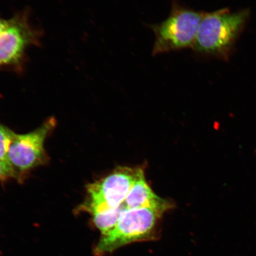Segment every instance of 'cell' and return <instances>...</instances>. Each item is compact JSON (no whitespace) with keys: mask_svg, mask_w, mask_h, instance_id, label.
<instances>
[{"mask_svg":"<svg viewBox=\"0 0 256 256\" xmlns=\"http://www.w3.org/2000/svg\"><path fill=\"white\" fill-rule=\"evenodd\" d=\"M164 212L152 208H126L114 228L102 236L96 254L104 255L130 243L152 240L156 222Z\"/></svg>","mask_w":256,"mask_h":256,"instance_id":"4","label":"cell"},{"mask_svg":"<svg viewBox=\"0 0 256 256\" xmlns=\"http://www.w3.org/2000/svg\"><path fill=\"white\" fill-rule=\"evenodd\" d=\"M248 10L228 8L204 14L192 50L196 55L227 60L248 20Z\"/></svg>","mask_w":256,"mask_h":256,"instance_id":"1","label":"cell"},{"mask_svg":"<svg viewBox=\"0 0 256 256\" xmlns=\"http://www.w3.org/2000/svg\"><path fill=\"white\" fill-rule=\"evenodd\" d=\"M123 204L128 209L152 208L164 212L171 208L170 204L168 201L154 193L146 183L143 170L131 187Z\"/></svg>","mask_w":256,"mask_h":256,"instance_id":"7","label":"cell"},{"mask_svg":"<svg viewBox=\"0 0 256 256\" xmlns=\"http://www.w3.org/2000/svg\"><path fill=\"white\" fill-rule=\"evenodd\" d=\"M15 132L0 124V160L8 162V153Z\"/></svg>","mask_w":256,"mask_h":256,"instance_id":"9","label":"cell"},{"mask_svg":"<svg viewBox=\"0 0 256 256\" xmlns=\"http://www.w3.org/2000/svg\"><path fill=\"white\" fill-rule=\"evenodd\" d=\"M8 22V18H4L0 16V31L4 28Z\"/></svg>","mask_w":256,"mask_h":256,"instance_id":"11","label":"cell"},{"mask_svg":"<svg viewBox=\"0 0 256 256\" xmlns=\"http://www.w3.org/2000/svg\"><path fill=\"white\" fill-rule=\"evenodd\" d=\"M56 124L55 118H51L32 132L25 134L15 133L10 146L8 160L16 171L30 170L46 162L44 142Z\"/></svg>","mask_w":256,"mask_h":256,"instance_id":"6","label":"cell"},{"mask_svg":"<svg viewBox=\"0 0 256 256\" xmlns=\"http://www.w3.org/2000/svg\"><path fill=\"white\" fill-rule=\"evenodd\" d=\"M126 208L122 204L114 209L92 213L95 226L100 230L102 235L106 234L114 228Z\"/></svg>","mask_w":256,"mask_h":256,"instance_id":"8","label":"cell"},{"mask_svg":"<svg viewBox=\"0 0 256 256\" xmlns=\"http://www.w3.org/2000/svg\"><path fill=\"white\" fill-rule=\"evenodd\" d=\"M142 171L140 168H119L102 180L90 184L89 200L84 209L92 214L120 206Z\"/></svg>","mask_w":256,"mask_h":256,"instance_id":"5","label":"cell"},{"mask_svg":"<svg viewBox=\"0 0 256 256\" xmlns=\"http://www.w3.org/2000/svg\"><path fill=\"white\" fill-rule=\"evenodd\" d=\"M42 30L32 24L28 10L8 18L0 31V72L23 73L28 48L40 46Z\"/></svg>","mask_w":256,"mask_h":256,"instance_id":"3","label":"cell"},{"mask_svg":"<svg viewBox=\"0 0 256 256\" xmlns=\"http://www.w3.org/2000/svg\"><path fill=\"white\" fill-rule=\"evenodd\" d=\"M204 14L174 0L165 20L149 25L155 36L152 55L192 49Z\"/></svg>","mask_w":256,"mask_h":256,"instance_id":"2","label":"cell"},{"mask_svg":"<svg viewBox=\"0 0 256 256\" xmlns=\"http://www.w3.org/2000/svg\"><path fill=\"white\" fill-rule=\"evenodd\" d=\"M18 176L17 172L10 163L0 160V180L16 178Z\"/></svg>","mask_w":256,"mask_h":256,"instance_id":"10","label":"cell"}]
</instances>
